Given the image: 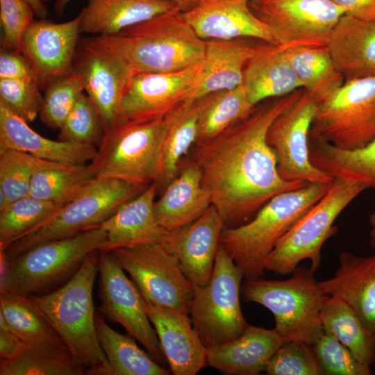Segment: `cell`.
I'll use <instances>...</instances> for the list:
<instances>
[{
	"mask_svg": "<svg viewBox=\"0 0 375 375\" xmlns=\"http://www.w3.org/2000/svg\"><path fill=\"white\" fill-rule=\"evenodd\" d=\"M302 91L263 101L218 135L195 144L193 161L201 170L202 185L226 227L247 222L276 195L309 183L283 179L276 153L267 142L272 122Z\"/></svg>",
	"mask_w": 375,
	"mask_h": 375,
	"instance_id": "1",
	"label": "cell"
},
{
	"mask_svg": "<svg viewBox=\"0 0 375 375\" xmlns=\"http://www.w3.org/2000/svg\"><path fill=\"white\" fill-rule=\"evenodd\" d=\"M100 250L90 252L76 273L57 289L30 297L90 375H110L99 344L92 297Z\"/></svg>",
	"mask_w": 375,
	"mask_h": 375,
	"instance_id": "2",
	"label": "cell"
},
{
	"mask_svg": "<svg viewBox=\"0 0 375 375\" xmlns=\"http://www.w3.org/2000/svg\"><path fill=\"white\" fill-rule=\"evenodd\" d=\"M94 37L122 58L135 74L181 70L201 62L205 51V40L178 8L117 33Z\"/></svg>",
	"mask_w": 375,
	"mask_h": 375,
	"instance_id": "3",
	"label": "cell"
},
{
	"mask_svg": "<svg viewBox=\"0 0 375 375\" xmlns=\"http://www.w3.org/2000/svg\"><path fill=\"white\" fill-rule=\"evenodd\" d=\"M331 183H309L278 194L247 222L224 228L220 244L242 269L246 279L263 275L267 256L281 239L325 195Z\"/></svg>",
	"mask_w": 375,
	"mask_h": 375,
	"instance_id": "4",
	"label": "cell"
},
{
	"mask_svg": "<svg viewBox=\"0 0 375 375\" xmlns=\"http://www.w3.org/2000/svg\"><path fill=\"white\" fill-rule=\"evenodd\" d=\"M107 243L106 231L100 226L39 244L1 263V291L25 296L50 292L69 280L90 252L105 249Z\"/></svg>",
	"mask_w": 375,
	"mask_h": 375,
	"instance_id": "5",
	"label": "cell"
},
{
	"mask_svg": "<svg viewBox=\"0 0 375 375\" xmlns=\"http://www.w3.org/2000/svg\"><path fill=\"white\" fill-rule=\"evenodd\" d=\"M310 267L299 265L285 280L245 279L241 292L245 300L260 304L274 315V328L283 340L311 345L322 333V309L328 298Z\"/></svg>",
	"mask_w": 375,
	"mask_h": 375,
	"instance_id": "6",
	"label": "cell"
},
{
	"mask_svg": "<svg viewBox=\"0 0 375 375\" xmlns=\"http://www.w3.org/2000/svg\"><path fill=\"white\" fill-rule=\"evenodd\" d=\"M147 187L116 178L94 177L75 197L0 251L1 262H10L39 244L100 226Z\"/></svg>",
	"mask_w": 375,
	"mask_h": 375,
	"instance_id": "7",
	"label": "cell"
},
{
	"mask_svg": "<svg viewBox=\"0 0 375 375\" xmlns=\"http://www.w3.org/2000/svg\"><path fill=\"white\" fill-rule=\"evenodd\" d=\"M166 116L149 120L126 119L105 133L88 164L95 177L119 179L147 187L158 183Z\"/></svg>",
	"mask_w": 375,
	"mask_h": 375,
	"instance_id": "8",
	"label": "cell"
},
{
	"mask_svg": "<svg viewBox=\"0 0 375 375\" xmlns=\"http://www.w3.org/2000/svg\"><path fill=\"white\" fill-rule=\"evenodd\" d=\"M367 187L333 179L325 195L281 239L265 262V269L276 274H291L303 260L315 273L325 242L338 233L334 222Z\"/></svg>",
	"mask_w": 375,
	"mask_h": 375,
	"instance_id": "9",
	"label": "cell"
},
{
	"mask_svg": "<svg viewBox=\"0 0 375 375\" xmlns=\"http://www.w3.org/2000/svg\"><path fill=\"white\" fill-rule=\"evenodd\" d=\"M243 277L242 269L219 244L209 281L194 287L189 314L207 349L236 338L248 325L240 303Z\"/></svg>",
	"mask_w": 375,
	"mask_h": 375,
	"instance_id": "10",
	"label": "cell"
},
{
	"mask_svg": "<svg viewBox=\"0 0 375 375\" xmlns=\"http://www.w3.org/2000/svg\"><path fill=\"white\" fill-rule=\"evenodd\" d=\"M309 138L347 150L375 138V76L348 80L318 104Z\"/></svg>",
	"mask_w": 375,
	"mask_h": 375,
	"instance_id": "11",
	"label": "cell"
},
{
	"mask_svg": "<svg viewBox=\"0 0 375 375\" xmlns=\"http://www.w3.org/2000/svg\"><path fill=\"white\" fill-rule=\"evenodd\" d=\"M111 251L146 301L190 314L194 286L169 247L153 244Z\"/></svg>",
	"mask_w": 375,
	"mask_h": 375,
	"instance_id": "12",
	"label": "cell"
},
{
	"mask_svg": "<svg viewBox=\"0 0 375 375\" xmlns=\"http://www.w3.org/2000/svg\"><path fill=\"white\" fill-rule=\"evenodd\" d=\"M281 47H326L345 10L332 0H249Z\"/></svg>",
	"mask_w": 375,
	"mask_h": 375,
	"instance_id": "13",
	"label": "cell"
},
{
	"mask_svg": "<svg viewBox=\"0 0 375 375\" xmlns=\"http://www.w3.org/2000/svg\"><path fill=\"white\" fill-rule=\"evenodd\" d=\"M74 72L83 81L84 91L95 107L105 132L126 120L122 99L135 74L128 63L94 36L78 42Z\"/></svg>",
	"mask_w": 375,
	"mask_h": 375,
	"instance_id": "14",
	"label": "cell"
},
{
	"mask_svg": "<svg viewBox=\"0 0 375 375\" xmlns=\"http://www.w3.org/2000/svg\"><path fill=\"white\" fill-rule=\"evenodd\" d=\"M99 272L101 312L122 325L156 361L164 364L166 358L157 333L151 325L144 300L111 250H100Z\"/></svg>",
	"mask_w": 375,
	"mask_h": 375,
	"instance_id": "15",
	"label": "cell"
},
{
	"mask_svg": "<svg viewBox=\"0 0 375 375\" xmlns=\"http://www.w3.org/2000/svg\"><path fill=\"white\" fill-rule=\"evenodd\" d=\"M317 107L303 89L298 99L268 128L267 142L276 153L277 169L285 181L331 183L333 180L310 159L309 133Z\"/></svg>",
	"mask_w": 375,
	"mask_h": 375,
	"instance_id": "16",
	"label": "cell"
},
{
	"mask_svg": "<svg viewBox=\"0 0 375 375\" xmlns=\"http://www.w3.org/2000/svg\"><path fill=\"white\" fill-rule=\"evenodd\" d=\"M81 14L65 22L34 19L23 36L20 52L31 65L41 90L74 72Z\"/></svg>",
	"mask_w": 375,
	"mask_h": 375,
	"instance_id": "17",
	"label": "cell"
},
{
	"mask_svg": "<svg viewBox=\"0 0 375 375\" xmlns=\"http://www.w3.org/2000/svg\"><path fill=\"white\" fill-rule=\"evenodd\" d=\"M201 67L202 62L176 72L134 74L122 99L124 118L149 120L165 117L183 103Z\"/></svg>",
	"mask_w": 375,
	"mask_h": 375,
	"instance_id": "18",
	"label": "cell"
},
{
	"mask_svg": "<svg viewBox=\"0 0 375 375\" xmlns=\"http://www.w3.org/2000/svg\"><path fill=\"white\" fill-rule=\"evenodd\" d=\"M183 15L203 40L250 38L278 45L272 29L251 10L249 0H200Z\"/></svg>",
	"mask_w": 375,
	"mask_h": 375,
	"instance_id": "19",
	"label": "cell"
},
{
	"mask_svg": "<svg viewBox=\"0 0 375 375\" xmlns=\"http://www.w3.org/2000/svg\"><path fill=\"white\" fill-rule=\"evenodd\" d=\"M158 188L156 183H151L101 224L107 233L106 250L160 244L174 251L178 231L165 230L155 216Z\"/></svg>",
	"mask_w": 375,
	"mask_h": 375,
	"instance_id": "20",
	"label": "cell"
},
{
	"mask_svg": "<svg viewBox=\"0 0 375 375\" xmlns=\"http://www.w3.org/2000/svg\"><path fill=\"white\" fill-rule=\"evenodd\" d=\"M144 305L172 374L195 375L208 365V349L189 315L145 300Z\"/></svg>",
	"mask_w": 375,
	"mask_h": 375,
	"instance_id": "21",
	"label": "cell"
},
{
	"mask_svg": "<svg viewBox=\"0 0 375 375\" xmlns=\"http://www.w3.org/2000/svg\"><path fill=\"white\" fill-rule=\"evenodd\" d=\"M250 38L205 40L201 70L181 103L190 104L211 92L242 85L244 68L262 42Z\"/></svg>",
	"mask_w": 375,
	"mask_h": 375,
	"instance_id": "22",
	"label": "cell"
},
{
	"mask_svg": "<svg viewBox=\"0 0 375 375\" xmlns=\"http://www.w3.org/2000/svg\"><path fill=\"white\" fill-rule=\"evenodd\" d=\"M338 258L334 276L319 281V286L327 295L343 299L375 338V253L362 256L343 251Z\"/></svg>",
	"mask_w": 375,
	"mask_h": 375,
	"instance_id": "23",
	"label": "cell"
},
{
	"mask_svg": "<svg viewBox=\"0 0 375 375\" xmlns=\"http://www.w3.org/2000/svg\"><path fill=\"white\" fill-rule=\"evenodd\" d=\"M224 222L214 206L178 231L174 251L181 267L194 287L203 286L212 273Z\"/></svg>",
	"mask_w": 375,
	"mask_h": 375,
	"instance_id": "24",
	"label": "cell"
},
{
	"mask_svg": "<svg viewBox=\"0 0 375 375\" xmlns=\"http://www.w3.org/2000/svg\"><path fill=\"white\" fill-rule=\"evenodd\" d=\"M283 342L275 328L248 324L236 338L208 349V365L227 375H257Z\"/></svg>",
	"mask_w": 375,
	"mask_h": 375,
	"instance_id": "25",
	"label": "cell"
},
{
	"mask_svg": "<svg viewBox=\"0 0 375 375\" xmlns=\"http://www.w3.org/2000/svg\"><path fill=\"white\" fill-rule=\"evenodd\" d=\"M97 147L45 138L28 122L0 103V149H10L37 158L69 165L88 164Z\"/></svg>",
	"mask_w": 375,
	"mask_h": 375,
	"instance_id": "26",
	"label": "cell"
},
{
	"mask_svg": "<svg viewBox=\"0 0 375 375\" xmlns=\"http://www.w3.org/2000/svg\"><path fill=\"white\" fill-rule=\"evenodd\" d=\"M155 201L154 213L160 225L174 233L191 224L210 207V195L201 183V172L194 162L186 165Z\"/></svg>",
	"mask_w": 375,
	"mask_h": 375,
	"instance_id": "27",
	"label": "cell"
},
{
	"mask_svg": "<svg viewBox=\"0 0 375 375\" xmlns=\"http://www.w3.org/2000/svg\"><path fill=\"white\" fill-rule=\"evenodd\" d=\"M327 47L345 81L375 76V21L344 14L335 26Z\"/></svg>",
	"mask_w": 375,
	"mask_h": 375,
	"instance_id": "28",
	"label": "cell"
},
{
	"mask_svg": "<svg viewBox=\"0 0 375 375\" xmlns=\"http://www.w3.org/2000/svg\"><path fill=\"white\" fill-rule=\"evenodd\" d=\"M242 85L254 106L302 89L301 83L290 67L282 47L264 42L259 43L248 61Z\"/></svg>",
	"mask_w": 375,
	"mask_h": 375,
	"instance_id": "29",
	"label": "cell"
},
{
	"mask_svg": "<svg viewBox=\"0 0 375 375\" xmlns=\"http://www.w3.org/2000/svg\"><path fill=\"white\" fill-rule=\"evenodd\" d=\"M176 8L169 0H88L80 12V32L112 35Z\"/></svg>",
	"mask_w": 375,
	"mask_h": 375,
	"instance_id": "30",
	"label": "cell"
},
{
	"mask_svg": "<svg viewBox=\"0 0 375 375\" xmlns=\"http://www.w3.org/2000/svg\"><path fill=\"white\" fill-rule=\"evenodd\" d=\"M302 89L318 104L344 83L345 79L326 47H281Z\"/></svg>",
	"mask_w": 375,
	"mask_h": 375,
	"instance_id": "31",
	"label": "cell"
},
{
	"mask_svg": "<svg viewBox=\"0 0 375 375\" xmlns=\"http://www.w3.org/2000/svg\"><path fill=\"white\" fill-rule=\"evenodd\" d=\"M309 155L312 165L333 179L375 189V138L352 150L309 138Z\"/></svg>",
	"mask_w": 375,
	"mask_h": 375,
	"instance_id": "32",
	"label": "cell"
},
{
	"mask_svg": "<svg viewBox=\"0 0 375 375\" xmlns=\"http://www.w3.org/2000/svg\"><path fill=\"white\" fill-rule=\"evenodd\" d=\"M1 375H83L84 369L75 360L59 337L25 343L10 359H1Z\"/></svg>",
	"mask_w": 375,
	"mask_h": 375,
	"instance_id": "33",
	"label": "cell"
},
{
	"mask_svg": "<svg viewBox=\"0 0 375 375\" xmlns=\"http://www.w3.org/2000/svg\"><path fill=\"white\" fill-rule=\"evenodd\" d=\"M94 177L88 163L69 165L36 158L29 195L66 203Z\"/></svg>",
	"mask_w": 375,
	"mask_h": 375,
	"instance_id": "34",
	"label": "cell"
},
{
	"mask_svg": "<svg viewBox=\"0 0 375 375\" xmlns=\"http://www.w3.org/2000/svg\"><path fill=\"white\" fill-rule=\"evenodd\" d=\"M96 328L110 375L169 374V371L138 346L133 337L117 332L99 315H96Z\"/></svg>",
	"mask_w": 375,
	"mask_h": 375,
	"instance_id": "35",
	"label": "cell"
},
{
	"mask_svg": "<svg viewBox=\"0 0 375 375\" xmlns=\"http://www.w3.org/2000/svg\"><path fill=\"white\" fill-rule=\"evenodd\" d=\"M321 321L324 330L347 347L360 362L372 366L375 360V338L343 299L329 296L322 309Z\"/></svg>",
	"mask_w": 375,
	"mask_h": 375,
	"instance_id": "36",
	"label": "cell"
},
{
	"mask_svg": "<svg viewBox=\"0 0 375 375\" xmlns=\"http://www.w3.org/2000/svg\"><path fill=\"white\" fill-rule=\"evenodd\" d=\"M197 102L199 114L197 142L218 135L248 116L256 106L250 102L242 84L233 89L211 92Z\"/></svg>",
	"mask_w": 375,
	"mask_h": 375,
	"instance_id": "37",
	"label": "cell"
},
{
	"mask_svg": "<svg viewBox=\"0 0 375 375\" xmlns=\"http://www.w3.org/2000/svg\"><path fill=\"white\" fill-rule=\"evenodd\" d=\"M199 108L197 101L181 103L166 115L160 177L157 183L165 187L178 173L181 158L195 144L198 136Z\"/></svg>",
	"mask_w": 375,
	"mask_h": 375,
	"instance_id": "38",
	"label": "cell"
},
{
	"mask_svg": "<svg viewBox=\"0 0 375 375\" xmlns=\"http://www.w3.org/2000/svg\"><path fill=\"white\" fill-rule=\"evenodd\" d=\"M0 315L10 329L26 343L59 336L42 310L28 296L1 291Z\"/></svg>",
	"mask_w": 375,
	"mask_h": 375,
	"instance_id": "39",
	"label": "cell"
},
{
	"mask_svg": "<svg viewBox=\"0 0 375 375\" xmlns=\"http://www.w3.org/2000/svg\"><path fill=\"white\" fill-rule=\"evenodd\" d=\"M65 203L42 200L31 195L0 210V251L38 225Z\"/></svg>",
	"mask_w": 375,
	"mask_h": 375,
	"instance_id": "40",
	"label": "cell"
},
{
	"mask_svg": "<svg viewBox=\"0 0 375 375\" xmlns=\"http://www.w3.org/2000/svg\"><path fill=\"white\" fill-rule=\"evenodd\" d=\"M44 90L40 119L47 126L59 129L84 92L82 79L73 72L53 81Z\"/></svg>",
	"mask_w": 375,
	"mask_h": 375,
	"instance_id": "41",
	"label": "cell"
},
{
	"mask_svg": "<svg viewBox=\"0 0 375 375\" xmlns=\"http://www.w3.org/2000/svg\"><path fill=\"white\" fill-rule=\"evenodd\" d=\"M105 133L95 107L83 92L59 128L58 140L97 147Z\"/></svg>",
	"mask_w": 375,
	"mask_h": 375,
	"instance_id": "42",
	"label": "cell"
},
{
	"mask_svg": "<svg viewBox=\"0 0 375 375\" xmlns=\"http://www.w3.org/2000/svg\"><path fill=\"white\" fill-rule=\"evenodd\" d=\"M320 375H369L371 367L360 362L333 335L323 331L312 345Z\"/></svg>",
	"mask_w": 375,
	"mask_h": 375,
	"instance_id": "43",
	"label": "cell"
},
{
	"mask_svg": "<svg viewBox=\"0 0 375 375\" xmlns=\"http://www.w3.org/2000/svg\"><path fill=\"white\" fill-rule=\"evenodd\" d=\"M36 158L19 151L0 149V191L8 205L29 195Z\"/></svg>",
	"mask_w": 375,
	"mask_h": 375,
	"instance_id": "44",
	"label": "cell"
},
{
	"mask_svg": "<svg viewBox=\"0 0 375 375\" xmlns=\"http://www.w3.org/2000/svg\"><path fill=\"white\" fill-rule=\"evenodd\" d=\"M269 375H320L312 346L299 340L283 342L269 360Z\"/></svg>",
	"mask_w": 375,
	"mask_h": 375,
	"instance_id": "45",
	"label": "cell"
},
{
	"mask_svg": "<svg viewBox=\"0 0 375 375\" xmlns=\"http://www.w3.org/2000/svg\"><path fill=\"white\" fill-rule=\"evenodd\" d=\"M40 90L33 81L0 79V103L28 123L31 122L40 110Z\"/></svg>",
	"mask_w": 375,
	"mask_h": 375,
	"instance_id": "46",
	"label": "cell"
},
{
	"mask_svg": "<svg viewBox=\"0 0 375 375\" xmlns=\"http://www.w3.org/2000/svg\"><path fill=\"white\" fill-rule=\"evenodd\" d=\"M34 15L32 7L24 0H0L1 48L20 52L23 36Z\"/></svg>",
	"mask_w": 375,
	"mask_h": 375,
	"instance_id": "47",
	"label": "cell"
},
{
	"mask_svg": "<svg viewBox=\"0 0 375 375\" xmlns=\"http://www.w3.org/2000/svg\"><path fill=\"white\" fill-rule=\"evenodd\" d=\"M0 79L37 82L35 73L23 54L3 48L0 49Z\"/></svg>",
	"mask_w": 375,
	"mask_h": 375,
	"instance_id": "48",
	"label": "cell"
},
{
	"mask_svg": "<svg viewBox=\"0 0 375 375\" xmlns=\"http://www.w3.org/2000/svg\"><path fill=\"white\" fill-rule=\"evenodd\" d=\"M26 342L17 336L0 315V358L10 359L15 357Z\"/></svg>",
	"mask_w": 375,
	"mask_h": 375,
	"instance_id": "49",
	"label": "cell"
},
{
	"mask_svg": "<svg viewBox=\"0 0 375 375\" xmlns=\"http://www.w3.org/2000/svg\"><path fill=\"white\" fill-rule=\"evenodd\" d=\"M345 10V15L365 20L375 21V0H332Z\"/></svg>",
	"mask_w": 375,
	"mask_h": 375,
	"instance_id": "50",
	"label": "cell"
},
{
	"mask_svg": "<svg viewBox=\"0 0 375 375\" xmlns=\"http://www.w3.org/2000/svg\"><path fill=\"white\" fill-rule=\"evenodd\" d=\"M33 9L35 16L38 19L47 18L48 9L43 0H24Z\"/></svg>",
	"mask_w": 375,
	"mask_h": 375,
	"instance_id": "51",
	"label": "cell"
},
{
	"mask_svg": "<svg viewBox=\"0 0 375 375\" xmlns=\"http://www.w3.org/2000/svg\"><path fill=\"white\" fill-rule=\"evenodd\" d=\"M174 3L177 8L183 13L188 12L195 8L200 0H169Z\"/></svg>",
	"mask_w": 375,
	"mask_h": 375,
	"instance_id": "52",
	"label": "cell"
},
{
	"mask_svg": "<svg viewBox=\"0 0 375 375\" xmlns=\"http://www.w3.org/2000/svg\"><path fill=\"white\" fill-rule=\"evenodd\" d=\"M369 244L375 251V212L369 216Z\"/></svg>",
	"mask_w": 375,
	"mask_h": 375,
	"instance_id": "53",
	"label": "cell"
},
{
	"mask_svg": "<svg viewBox=\"0 0 375 375\" xmlns=\"http://www.w3.org/2000/svg\"><path fill=\"white\" fill-rule=\"evenodd\" d=\"M72 0H54V10L57 15H62Z\"/></svg>",
	"mask_w": 375,
	"mask_h": 375,
	"instance_id": "54",
	"label": "cell"
},
{
	"mask_svg": "<svg viewBox=\"0 0 375 375\" xmlns=\"http://www.w3.org/2000/svg\"><path fill=\"white\" fill-rule=\"evenodd\" d=\"M44 1V3H47V2H49V1H51L52 0H43Z\"/></svg>",
	"mask_w": 375,
	"mask_h": 375,
	"instance_id": "55",
	"label": "cell"
}]
</instances>
